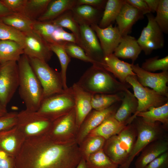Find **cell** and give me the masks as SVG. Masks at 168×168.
Here are the masks:
<instances>
[{"mask_svg": "<svg viewBox=\"0 0 168 168\" xmlns=\"http://www.w3.org/2000/svg\"><path fill=\"white\" fill-rule=\"evenodd\" d=\"M125 1L138 9L143 15L151 13L144 0H125Z\"/></svg>", "mask_w": 168, "mask_h": 168, "instance_id": "cell-48", "label": "cell"}, {"mask_svg": "<svg viewBox=\"0 0 168 168\" xmlns=\"http://www.w3.org/2000/svg\"><path fill=\"white\" fill-rule=\"evenodd\" d=\"M19 84L17 62L8 61L0 65V101L5 106L10 101Z\"/></svg>", "mask_w": 168, "mask_h": 168, "instance_id": "cell-10", "label": "cell"}, {"mask_svg": "<svg viewBox=\"0 0 168 168\" xmlns=\"http://www.w3.org/2000/svg\"><path fill=\"white\" fill-rule=\"evenodd\" d=\"M132 63H129L119 59L112 54L103 58L101 66L111 73L119 81L126 82V78L129 76H136L133 72Z\"/></svg>", "mask_w": 168, "mask_h": 168, "instance_id": "cell-20", "label": "cell"}, {"mask_svg": "<svg viewBox=\"0 0 168 168\" xmlns=\"http://www.w3.org/2000/svg\"><path fill=\"white\" fill-rule=\"evenodd\" d=\"M28 58L30 65L42 87L43 99L65 90L60 72L53 69L46 62L35 58Z\"/></svg>", "mask_w": 168, "mask_h": 168, "instance_id": "cell-5", "label": "cell"}, {"mask_svg": "<svg viewBox=\"0 0 168 168\" xmlns=\"http://www.w3.org/2000/svg\"><path fill=\"white\" fill-rule=\"evenodd\" d=\"M1 1L12 13L23 14L26 0H1Z\"/></svg>", "mask_w": 168, "mask_h": 168, "instance_id": "cell-45", "label": "cell"}, {"mask_svg": "<svg viewBox=\"0 0 168 168\" xmlns=\"http://www.w3.org/2000/svg\"><path fill=\"white\" fill-rule=\"evenodd\" d=\"M1 64L0 63V65Z\"/></svg>", "mask_w": 168, "mask_h": 168, "instance_id": "cell-54", "label": "cell"}, {"mask_svg": "<svg viewBox=\"0 0 168 168\" xmlns=\"http://www.w3.org/2000/svg\"><path fill=\"white\" fill-rule=\"evenodd\" d=\"M144 168H168V152L161 155Z\"/></svg>", "mask_w": 168, "mask_h": 168, "instance_id": "cell-46", "label": "cell"}, {"mask_svg": "<svg viewBox=\"0 0 168 168\" xmlns=\"http://www.w3.org/2000/svg\"><path fill=\"white\" fill-rule=\"evenodd\" d=\"M7 112V107L3 105L0 101V118L6 114Z\"/></svg>", "mask_w": 168, "mask_h": 168, "instance_id": "cell-52", "label": "cell"}, {"mask_svg": "<svg viewBox=\"0 0 168 168\" xmlns=\"http://www.w3.org/2000/svg\"><path fill=\"white\" fill-rule=\"evenodd\" d=\"M78 129L74 108L53 121L47 134L55 141L66 142L76 139Z\"/></svg>", "mask_w": 168, "mask_h": 168, "instance_id": "cell-11", "label": "cell"}, {"mask_svg": "<svg viewBox=\"0 0 168 168\" xmlns=\"http://www.w3.org/2000/svg\"><path fill=\"white\" fill-rule=\"evenodd\" d=\"M54 43L62 42H71L77 44L76 38L72 33H70L64 30L62 28L58 27L53 36Z\"/></svg>", "mask_w": 168, "mask_h": 168, "instance_id": "cell-43", "label": "cell"}, {"mask_svg": "<svg viewBox=\"0 0 168 168\" xmlns=\"http://www.w3.org/2000/svg\"><path fill=\"white\" fill-rule=\"evenodd\" d=\"M52 22L58 27L66 28L70 30L75 36L77 44H79L80 35L79 25L74 19L71 10L65 12Z\"/></svg>", "mask_w": 168, "mask_h": 168, "instance_id": "cell-37", "label": "cell"}, {"mask_svg": "<svg viewBox=\"0 0 168 168\" xmlns=\"http://www.w3.org/2000/svg\"><path fill=\"white\" fill-rule=\"evenodd\" d=\"M5 40L15 41L23 48L25 35L23 33L4 23L0 19V40Z\"/></svg>", "mask_w": 168, "mask_h": 168, "instance_id": "cell-40", "label": "cell"}, {"mask_svg": "<svg viewBox=\"0 0 168 168\" xmlns=\"http://www.w3.org/2000/svg\"><path fill=\"white\" fill-rule=\"evenodd\" d=\"M66 53L70 58H75L92 64L101 65V63L88 56L84 49L77 44L71 42H62Z\"/></svg>", "mask_w": 168, "mask_h": 168, "instance_id": "cell-39", "label": "cell"}, {"mask_svg": "<svg viewBox=\"0 0 168 168\" xmlns=\"http://www.w3.org/2000/svg\"><path fill=\"white\" fill-rule=\"evenodd\" d=\"M0 19L4 23L22 33L32 30L34 21L23 14L13 13Z\"/></svg>", "mask_w": 168, "mask_h": 168, "instance_id": "cell-32", "label": "cell"}, {"mask_svg": "<svg viewBox=\"0 0 168 168\" xmlns=\"http://www.w3.org/2000/svg\"><path fill=\"white\" fill-rule=\"evenodd\" d=\"M148 22L142 31L137 41L142 50L146 55L150 54L154 50L161 49L164 46L163 33L151 13L147 14Z\"/></svg>", "mask_w": 168, "mask_h": 168, "instance_id": "cell-12", "label": "cell"}, {"mask_svg": "<svg viewBox=\"0 0 168 168\" xmlns=\"http://www.w3.org/2000/svg\"><path fill=\"white\" fill-rule=\"evenodd\" d=\"M73 17L79 25L97 24L101 10L86 5L74 6L71 10Z\"/></svg>", "mask_w": 168, "mask_h": 168, "instance_id": "cell-27", "label": "cell"}, {"mask_svg": "<svg viewBox=\"0 0 168 168\" xmlns=\"http://www.w3.org/2000/svg\"><path fill=\"white\" fill-rule=\"evenodd\" d=\"M147 4L151 12H156L160 2V0H144Z\"/></svg>", "mask_w": 168, "mask_h": 168, "instance_id": "cell-50", "label": "cell"}, {"mask_svg": "<svg viewBox=\"0 0 168 168\" xmlns=\"http://www.w3.org/2000/svg\"><path fill=\"white\" fill-rule=\"evenodd\" d=\"M106 140L98 136H87L79 145L82 158L86 160L90 155L103 148Z\"/></svg>", "mask_w": 168, "mask_h": 168, "instance_id": "cell-33", "label": "cell"}, {"mask_svg": "<svg viewBox=\"0 0 168 168\" xmlns=\"http://www.w3.org/2000/svg\"><path fill=\"white\" fill-rule=\"evenodd\" d=\"M114 114L106 119L100 125L91 131L88 136H100L106 140L119 134L129 124L127 122H121L118 121L114 117Z\"/></svg>", "mask_w": 168, "mask_h": 168, "instance_id": "cell-24", "label": "cell"}, {"mask_svg": "<svg viewBox=\"0 0 168 168\" xmlns=\"http://www.w3.org/2000/svg\"><path fill=\"white\" fill-rule=\"evenodd\" d=\"M132 68L139 83L144 86L149 87L162 95L168 97V71L155 73L147 71L138 63H132Z\"/></svg>", "mask_w": 168, "mask_h": 168, "instance_id": "cell-13", "label": "cell"}, {"mask_svg": "<svg viewBox=\"0 0 168 168\" xmlns=\"http://www.w3.org/2000/svg\"><path fill=\"white\" fill-rule=\"evenodd\" d=\"M51 0H26L23 14L30 20H37L46 11Z\"/></svg>", "mask_w": 168, "mask_h": 168, "instance_id": "cell-34", "label": "cell"}, {"mask_svg": "<svg viewBox=\"0 0 168 168\" xmlns=\"http://www.w3.org/2000/svg\"><path fill=\"white\" fill-rule=\"evenodd\" d=\"M91 26L99 39L104 57L113 54L122 37L117 26H113L112 24L104 28H100L97 24Z\"/></svg>", "mask_w": 168, "mask_h": 168, "instance_id": "cell-17", "label": "cell"}, {"mask_svg": "<svg viewBox=\"0 0 168 168\" xmlns=\"http://www.w3.org/2000/svg\"><path fill=\"white\" fill-rule=\"evenodd\" d=\"M123 92L114 94H92L91 104L92 109L96 110H103L121 101L124 95Z\"/></svg>", "mask_w": 168, "mask_h": 168, "instance_id": "cell-31", "label": "cell"}, {"mask_svg": "<svg viewBox=\"0 0 168 168\" xmlns=\"http://www.w3.org/2000/svg\"><path fill=\"white\" fill-rule=\"evenodd\" d=\"M82 158L76 139L57 142L46 134L25 139L15 168H75Z\"/></svg>", "mask_w": 168, "mask_h": 168, "instance_id": "cell-1", "label": "cell"}, {"mask_svg": "<svg viewBox=\"0 0 168 168\" xmlns=\"http://www.w3.org/2000/svg\"><path fill=\"white\" fill-rule=\"evenodd\" d=\"M143 17V15L138 9L126 2L115 20L121 36L128 35L133 26Z\"/></svg>", "mask_w": 168, "mask_h": 168, "instance_id": "cell-21", "label": "cell"}, {"mask_svg": "<svg viewBox=\"0 0 168 168\" xmlns=\"http://www.w3.org/2000/svg\"><path fill=\"white\" fill-rule=\"evenodd\" d=\"M18 112H10L0 118V131L11 128L16 124Z\"/></svg>", "mask_w": 168, "mask_h": 168, "instance_id": "cell-44", "label": "cell"}, {"mask_svg": "<svg viewBox=\"0 0 168 168\" xmlns=\"http://www.w3.org/2000/svg\"><path fill=\"white\" fill-rule=\"evenodd\" d=\"M23 54V48L17 42L10 40H0V64L8 61L17 62Z\"/></svg>", "mask_w": 168, "mask_h": 168, "instance_id": "cell-28", "label": "cell"}, {"mask_svg": "<svg viewBox=\"0 0 168 168\" xmlns=\"http://www.w3.org/2000/svg\"><path fill=\"white\" fill-rule=\"evenodd\" d=\"M117 103L103 110H91L78 129L76 138L78 145L91 131L100 125L107 117L115 112L117 109L116 108Z\"/></svg>", "mask_w": 168, "mask_h": 168, "instance_id": "cell-15", "label": "cell"}, {"mask_svg": "<svg viewBox=\"0 0 168 168\" xmlns=\"http://www.w3.org/2000/svg\"><path fill=\"white\" fill-rule=\"evenodd\" d=\"M52 122L37 111L25 109L18 113L16 126L26 139L47 134Z\"/></svg>", "mask_w": 168, "mask_h": 168, "instance_id": "cell-8", "label": "cell"}, {"mask_svg": "<svg viewBox=\"0 0 168 168\" xmlns=\"http://www.w3.org/2000/svg\"><path fill=\"white\" fill-rule=\"evenodd\" d=\"M49 45L51 50L56 54L60 62L61 68L60 72L63 79V88L66 90L68 88L67 85V72L71 58L61 43H49Z\"/></svg>", "mask_w": 168, "mask_h": 168, "instance_id": "cell-35", "label": "cell"}, {"mask_svg": "<svg viewBox=\"0 0 168 168\" xmlns=\"http://www.w3.org/2000/svg\"><path fill=\"white\" fill-rule=\"evenodd\" d=\"M79 25L80 35L78 45L88 56L101 64L104 57L95 32L89 25L84 24Z\"/></svg>", "mask_w": 168, "mask_h": 168, "instance_id": "cell-16", "label": "cell"}, {"mask_svg": "<svg viewBox=\"0 0 168 168\" xmlns=\"http://www.w3.org/2000/svg\"><path fill=\"white\" fill-rule=\"evenodd\" d=\"M107 1L104 0H76V5H86L101 10L105 8Z\"/></svg>", "mask_w": 168, "mask_h": 168, "instance_id": "cell-49", "label": "cell"}, {"mask_svg": "<svg viewBox=\"0 0 168 168\" xmlns=\"http://www.w3.org/2000/svg\"><path fill=\"white\" fill-rule=\"evenodd\" d=\"M158 56H156L145 60L141 67L145 70L153 72L158 70L168 71V56L159 58Z\"/></svg>", "mask_w": 168, "mask_h": 168, "instance_id": "cell-41", "label": "cell"}, {"mask_svg": "<svg viewBox=\"0 0 168 168\" xmlns=\"http://www.w3.org/2000/svg\"><path fill=\"white\" fill-rule=\"evenodd\" d=\"M13 13L0 0V19Z\"/></svg>", "mask_w": 168, "mask_h": 168, "instance_id": "cell-51", "label": "cell"}, {"mask_svg": "<svg viewBox=\"0 0 168 168\" xmlns=\"http://www.w3.org/2000/svg\"><path fill=\"white\" fill-rule=\"evenodd\" d=\"M58 26L52 21H34L32 31L49 43H54L53 36Z\"/></svg>", "mask_w": 168, "mask_h": 168, "instance_id": "cell-38", "label": "cell"}, {"mask_svg": "<svg viewBox=\"0 0 168 168\" xmlns=\"http://www.w3.org/2000/svg\"><path fill=\"white\" fill-rule=\"evenodd\" d=\"M123 96L121 100V103L114 114V118L121 122H131L129 120L136 112L138 107V100L133 94L128 89L124 90Z\"/></svg>", "mask_w": 168, "mask_h": 168, "instance_id": "cell-25", "label": "cell"}, {"mask_svg": "<svg viewBox=\"0 0 168 168\" xmlns=\"http://www.w3.org/2000/svg\"><path fill=\"white\" fill-rule=\"evenodd\" d=\"M126 81L132 87L133 94L138 102L137 110L131 117L133 120L138 113L147 111L151 107L161 106L168 102V97L141 85L136 76H128Z\"/></svg>", "mask_w": 168, "mask_h": 168, "instance_id": "cell-9", "label": "cell"}, {"mask_svg": "<svg viewBox=\"0 0 168 168\" xmlns=\"http://www.w3.org/2000/svg\"><path fill=\"white\" fill-rule=\"evenodd\" d=\"M71 87L74 95L76 122L79 129L93 109L91 104L92 94L85 91L77 83H74Z\"/></svg>", "mask_w": 168, "mask_h": 168, "instance_id": "cell-19", "label": "cell"}, {"mask_svg": "<svg viewBox=\"0 0 168 168\" xmlns=\"http://www.w3.org/2000/svg\"><path fill=\"white\" fill-rule=\"evenodd\" d=\"M25 138L16 126L0 131V149L15 157L20 151Z\"/></svg>", "mask_w": 168, "mask_h": 168, "instance_id": "cell-18", "label": "cell"}, {"mask_svg": "<svg viewBox=\"0 0 168 168\" xmlns=\"http://www.w3.org/2000/svg\"><path fill=\"white\" fill-rule=\"evenodd\" d=\"M85 160L87 168H118L119 166L108 157L103 148L90 155Z\"/></svg>", "mask_w": 168, "mask_h": 168, "instance_id": "cell-36", "label": "cell"}, {"mask_svg": "<svg viewBox=\"0 0 168 168\" xmlns=\"http://www.w3.org/2000/svg\"><path fill=\"white\" fill-rule=\"evenodd\" d=\"M24 33V54L46 63L49 61L53 55L49 43L32 30Z\"/></svg>", "mask_w": 168, "mask_h": 168, "instance_id": "cell-14", "label": "cell"}, {"mask_svg": "<svg viewBox=\"0 0 168 168\" xmlns=\"http://www.w3.org/2000/svg\"><path fill=\"white\" fill-rule=\"evenodd\" d=\"M0 168H15V158L0 149Z\"/></svg>", "mask_w": 168, "mask_h": 168, "instance_id": "cell-47", "label": "cell"}, {"mask_svg": "<svg viewBox=\"0 0 168 168\" xmlns=\"http://www.w3.org/2000/svg\"><path fill=\"white\" fill-rule=\"evenodd\" d=\"M136 116L150 123L158 122L167 127L168 125V102L157 107H151L147 111L138 113Z\"/></svg>", "mask_w": 168, "mask_h": 168, "instance_id": "cell-29", "label": "cell"}, {"mask_svg": "<svg viewBox=\"0 0 168 168\" xmlns=\"http://www.w3.org/2000/svg\"><path fill=\"white\" fill-rule=\"evenodd\" d=\"M135 125L137 138L133 149L125 162L119 168H129L134 158L148 145L159 138L161 133L158 122L150 123L142 118L137 119Z\"/></svg>", "mask_w": 168, "mask_h": 168, "instance_id": "cell-7", "label": "cell"}, {"mask_svg": "<svg viewBox=\"0 0 168 168\" xmlns=\"http://www.w3.org/2000/svg\"><path fill=\"white\" fill-rule=\"evenodd\" d=\"M19 75V94L27 110L37 111L43 99L42 86L28 57L22 54L17 62Z\"/></svg>", "mask_w": 168, "mask_h": 168, "instance_id": "cell-3", "label": "cell"}, {"mask_svg": "<svg viewBox=\"0 0 168 168\" xmlns=\"http://www.w3.org/2000/svg\"><path fill=\"white\" fill-rule=\"evenodd\" d=\"M155 21L163 33L168 32V0H160Z\"/></svg>", "mask_w": 168, "mask_h": 168, "instance_id": "cell-42", "label": "cell"}, {"mask_svg": "<svg viewBox=\"0 0 168 168\" xmlns=\"http://www.w3.org/2000/svg\"><path fill=\"white\" fill-rule=\"evenodd\" d=\"M74 106V95L70 87L62 92L44 99L37 111L53 121L70 111Z\"/></svg>", "mask_w": 168, "mask_h": 168, "instance_id": "cell-6", "label": "cell"}, {"mask_svg": "<svg viewBox=\"0 0 168 168\" xmlns=\"http://www.w3.org/2000/svg\"><path fill=\"white\" fill-rule=\"evenodd\" d=\"M137 136L135 126L129 124L119 134L106 140L103 151L113 162L121 166L125 162L130 154Z\"/></svg>", "mask_w": 168, "mask_h": 168, "instance_id": "cell-4", "label": "cell"}, {"mask_svg": "<svg viewBox=\"0 0 168 168\" xmlns=\"http://www.w3.org/2000/svg\"><path fill=\"white\" fill-rule=\"evenodd\" d=\"M77 83L91 94H116L131 87L127 83L118 81L111 73L97 64H92Z\"/></svg>", "mask_w": 168, "mask_h": 168, "instance_id": "cell-2", "label": "cell"}, {"mask_svg": "<svg viewBox=\"0 0 168 168\" xmlns=\"http://www.w3.org/2000/svg\"><path fill=\"white\" fill-rule=\"evenodd\" d=\"M125 0L107 1L101 19L98 26L101 28L106 27L115 21Z\"/></svg>", "mask_w": 168, "mask_h": 168, "instance_id": "cell-30", "label": "cell"}, {"mask_svg": "<svg viewBox=\"0 0 168 168\" xmlns=\"http://www.w3.org/2000/svg\"><path fill=\"white\" fill-rule=\"evenodd\" d=\"M75 168H87L85 160L82 158Z\"/></svg>", "mask_w": 168, "mask_h": 168, "instance_id": "cell-53", "label": "cell"}, {"mask_svg": "<svg viewBox=\"0 0 168 168\" xmlns=\"http://www.w3.org/2000/svg\"><path fill=\"white\" fill-rule=\"evenodd\" d=\"M168 150V142L167 140L159 139L153 142L142 151L135 161V168H144Z\"/></svg>", "mask_w": 168, "mask_h": 168, "instance_id": "cell-22", "label": "cell"}, {"mask_svg": "<svg viewBox=\"0 0 168 168\" xmlns=\"http://www.w3.org/2000/svg\"><path fill=\"white\" fill-rule=\"evenodd\" d=\"M76 5V0H51L44 13L37 20L52 21Z\"/></svg>", "mask_w": 168, "mask_h": 168, "instance_id": "cell-26", "label": "cell"}, {"mask_svg": "<svg viewBox=\"0 0 168 168\" xmlns=\"http://www.w3.org/2000/svg\"><path fill=\"white\" fill-rule=\"evenodd\" d=\"M142 51L137 40L128 35L122 36L113 54L118 58L130 59L134 63Z\"/></svg>", "mask_w": 168, "mask_h": 168, "instance_id": "cell-23", "label": "cell"}]
</instances>
